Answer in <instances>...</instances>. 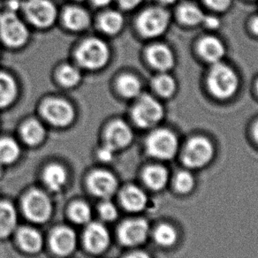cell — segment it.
Segmentation results:
<instances>
[{
  "label": "cell",
  "mask_w": 258,
  "mask_h": 258,
  "mask_svg": "<svg viewBox=\"0 0 258 258\" xmlns=\"http://www.w3.org/2000/svg\"><path fill=\"white\" fill-rule=\"evenodd\" d=\"M208 86L216 97L226 99L233 97L236 92L239 79L233 69L218 62L209 74Z\"/></svg>",
  "instance_id": "6da1fadb"
},
{
  "label": "cell",
  "mask_w": 258,
  "mask_h": 258,
  "mask_svg": "<svg viewBox=\"0 0 258 258\" xmlns=\"http://www.w3.org/2000/svg\"><path fill=\"white\" fill-rule=\"evenodd\" d=\"M110 51L101 40L90 38L84 41L76 52V59L81 66L90 70L102 69L107 63Z\"/></svg>",
  "instance_id": "7a4b0ae2"
},
{
  "label": "cell",
  "mask_w": 258,
  "mask_h": 258,
  "mask_svg": "<svg viewBox=\"0 0 258 258\" xmlns=\"http://www.w3.org/2000/svg\"><path fill=\"white\" fill-rule=\"evenodd\" d=\"M213 156L214 148L211 141L205 137H193L183 151V164L190 169L203 168L212 161Z\"/></svg>",
  "instance_id": "3957f363"
},
{
  "label": "cell",
  "mask_w": 258,
  "mask_h": 258,
  "mask_svg": "<svg viewBox=\"0 0 258 258\" xmlns=\"http://www.w3.org/2000/svg\"><path fill=\"white\" fill-rule=\"evenodd\" d=\"M0 37L8 46L19 48L27 43L29 31L15 13L7 12L0 15Z\"/></svg>",
  "instance_id": "277c9868"
},
{
  "label": "cell",
  "mask_w": 258,
  "mask_h": 258,
  "mask_svg": "<svg viewBox=\"0 0 258 258\" xmlns=\"http://www.w3.org/2000/svg\"><path fill=\"white\" fill-rule=\"evenodd\" d=\"M146 147L151 157L169 160L175 157L178 151V139L168 129H158L148 137Z\"/></svg>",
  "instance_id": "5b68a950"
},
{
  "label": "cell",
  "mask_w": 258,
  "mask_h": 258,
  "mask_svg": "<svg viewBox=\"0 0 258 258\" xmlns=\"http://www.w3.org/2000/svg\"><path fill=\"white\" fill-rule=\"evenodd\" d=\"M132 115L134 120L140 127L149 128L161 120L164 116V109L153 97L144 95L137 101Z\"/></svg>",
  "instance_id": "8992f818"
},
{
  "label": "cell",
  "mask_w": 258,
  "mask_h": 258,
  "mask_svg": "<svg viewBox=\"0 0 258 258\" xmlns=\"http://www.w3.org/2000/svg\"><path fill=\"white\" fill-rule=\"evenodd\" d=\"M169 23L168 13L159 8H151L145 10L137 21L140 32L147 37L160 36L168 28Z\"/></svg>",
  "instance_id": "52a82bcc"
},
{
  "label": "cell",
  "mask_w": 258,
  "mask_h": 258,
  "mask_svg": "<svg viewBox=\"0 0 258 258\" xmlns=\"http://www.w3.org/2000/svg\"><path fill=\"white\" fill-rule=\"evenodd\" d=\"M24 11L29 22L41 29L52 25L57 16L56 8L50 0H29L24 5Z\"/></svg>",
  "instance_id": "ba28073f"
},
{
  "label": "cell",
  "mask_w": 258,
  "mask_h": 258,
  "mask_svg": "<svg viewBox=\"0 0 258 258\" xmlns=\"http://www.w3.org/2000/svg\"><path fill=\"white\" fill-rule=\"evenodd\" d=\"M42 114L47 121L57 126H67L75 118V110L67 101L50 98L42 105Z\"/></svg>",
  "instance_id": "9c48e42d"
},
{
  "label": "cell",
  "mask_w": 258,
  "mask_h": 258,
  "mask_svg": "<svg viewBox=\"0 0 258 258\" xmlns=\"http://www.w3.org/2000/svg\"><path fill=\"white\" fill-rule=\"evenodd\" d=\"M23 210L30 220L37 223L45 222L51 213L50 199L43 192L33 190L23 200Z\"/></svg>",
  "instance_id": "30bf717a"
},
{
  "label": "cell",
  "mask_w": 258,
  "mask_h": 258,
  "mask_svg": "<svg viewBox=\"0 0 258 258\" xmlns=\"http://www.w3.org/2000/svg\"><path fill=\"white\" fill-rule=\"evenodd\" d=\"M149 234V224L144 219H131L123 223L118 231L122 243L137 246L144 243Z\"/></svg>",
  "instance_id": "8fae6325"
},
{
  "label": "cell",
  "mask_w": 258,
  "mask_h": 258,
  "mask_svg": "<svg viewBox=\"0 0 258 258\" xmlns=\"http://www.w3.org/2000/svg\"><path fill=\"white\" fill-rule=\"evenodd\" d=\"M88 183L90 191L94 195L105 199L112 197L118 187V181L114 175L104 170H97L92 172Z\"/></svg>",
  "instance_id": "7c38bea8"
},
{
  "label": "cell",
  "mask_w": 258,
  "mask_h": 258,
  "mask_svg": "<svg viewBox=\"0 0 258 258\" xmlns=\"http://www.w3.org/2000/svg\"><path fill=\"white\" fill-rule=\"evenodd\" d=\"M133 140V132L127 124L121 120L112 122L105 132V142L113 151L128 146Z\"/></svg>",
  "instance_id": "4fadbf2b"
},
{
  "label": "cell",
  "mask_w": 258,
  "mask_h": 258,
  "mask_svg": "<svg viewBox=\"0 0 258 258\" xmlns=\"http://www.w3.org/2000/svg\"><path fill=\"white\" fill-rule=\"evenodd\" d=\"M84 242L88 250L94 254H98L107 248L110 243V235L103 225L93 223L87 227Z\"/></svg>",
  "instance_id": "5bb4252c"
},
{
  "label": "cell",
  "mask_w": 258,
  "mask_h": 258,
  "mask_svg": "<svg viewBox=\"0 0 258 258\" xmlns=\"http://www.w3.org/2000/svg\"><path fill=\"white\" fill-rule=\"evenodd\" d=\"M76 236L69 227H58L50 236V247L55 254L68 255L75 250Z\"/></svg>",
  "instance_id": "9a60e30c"
},
{
  "label": "cell",
  "mask_w": 258,
  "mask_h": 258,
  "mask_svg": "<svg viewBox=\"0 0 258 258\" xmlns=\"http://www.w3.org/2000/svg\"><path fill=\"white\" fill-rule=\"evenodd\" d=\"M147 57L152 67L161 71L172 69L175 62L172 50L164 44H155L150 47Z\"/></svg>",
  "instance_id": "2e32d148"
},
{
  "label": "cell",
  "mask_w": 258,
  "mask_h": 258,
  "mask_svg": "<svg viewBox=\"0 0 258 258\" xmlns=\"http://www.w3.org/2000/svg\"><path fill=\"white\" fill-rule=\"evenodd\" d=\"M198 51L205 60L218 63L226 53V49L220 40L214 36H206L200 41Z\"/></svg>",
  "instance_id": "e0dca14e"
},
{
  "label": "cell",
  "mask_w": 258,
  "mask_h": 258,
  "mask_svg": "<svg viewBox=\"0 0 258 258\" xmlns=\"http://www.w3.org/2000/svg\"><path fill=\"white\" fill-rule=\"evenodd\" d=\"M121 203L129 212H138L144 210L148 203L146 194L139 187L129 186L122 191Z\"/></svg>",
  "instance_id": "ac0fdd59"
},
{
  "label": "cell",
  "mask_w": 258,
  "mask_h": 258,
  "mask_svg": "<svg viewBox=\"0 0 258 258\" xmlns=\"http://www.w3.org/2000/svg\"><path fill=\"white\" fill-rule=\"evenodd\" d=\"M144 182L155 191L165 188L169 179L168 171L161 165H151L144 170L143 174Z\"/></svg>",
  "instance_id": "d6986e66"
},
{
  "label": "cell",
  "mask_w": 258,
  "mask_h": 258,
  "mask_svg": "<svg viewBox=\"0 0 258 258\" xmlns=\"http://www.w3.org/2000/svg\"><path fill=\"white\" fill-rule=\"evenodd\" d=\"M63 22L68 29L80 31L86 29L90 24V15L83 8L72 7L64 10Z\"/></svg>",
  "instance_id": "ffe728a7"
},
{
  "label": "cell",
  "mask_w": 258,
  "mask_h": 258,
  "mask_svg": "<svg viewBox=\"0 0 258 258\" xmlns=\"http://www.w3.org/2000/svg\"><path fill=\"white\" fill-rule=\"evenodd\" d=\"M17 225V215L13 205L0 202V238L10 235Z\"/></svg>",
  "instance_id": "44dd1931"
},
{
  "label": "cell",
  "mask_w": 258,
  "mask_h": 258,
  "mask_svg": "<svg viewBox=\"0 0 258 258\" xmlns=\"http://www.w3.org/2000/svg\"><path fill=\"white\" fill-rule=\"evenodd\" d=\"M18 240L23 250L36 253L43 245V238L37 231L29 227H23L19 231Z\"/></svg>",
  "instance_id": "7402d4cb"
},
{
  "label": "cell",
  "mask_w": 258,
  "mask_h": 258,
  "mask_svg": "<svg viewBox=\"0 0 258 258\" xmlns=\"http://www.w3.org/2000/svg\"><path fill=\"white\" fill-rule=\"evenodd\" d=\"M68 174L64 167L57 164L49 165L43 172V179L47 186L53 191H59L64 186Z\"/></svg>",
  "instance_id": "603a6c76"
},
{
  "label": "cell",
  "mask_w": 258,
  "mask_h": 258,
  "mask_svg": "<svg viewBox=\"0 0 258 258\" xmlns=\"http://www.w3.org/2000/svg\"><path fill=\"white\" fill-rule=\"evenodd\" d=\"M17 85L11 76L0 73V108L8 107L17 96Z\"/></svg>",
  "instance_id": "cb8c5ba5"
},
{
  "label": "cell",
  "mask_w": 258,
  "mask_h": 258,
  "mask_svg": "<svg viewBox=\"0 0 258 258\" xmlns=\"http://www.w3.org/2000/svg\"><path fill=\"white\" fill-rule=\"evenodd\" d=\"M22 137L26 144L36 146L41 144L45 137V129L36 119L26 122L22 128Z\"/></svg>",
  "instance_id": "d4e9b609"
},
{
  "label": "cell",
  "mask_w": 258,
  "mask_h": 258,
  "mask_svg": "<svg viewBox=\"0 0 258 258\" xmlns=\"http://www.w3.org/2000/svg\"><path fill=\"white\" fill-rule=\"evenodd\" d=\"M21 150L18 144L11 138L0 139V165L12 164L18 159Z\"/></svg>",
  "instance_id": "484cf974"
},
{
  "label": "cell",
  "mask_w": 258,
  "mask_h": 258,
  "mask_svg": "<svg viewBox=\"0 0 258 258\" xmlns=\"http://www.w3.org/2000/svg\"><path fill=\"white\" fill-rule=\"evenodd\" d=\"M124 25V19L118 12L110 11L101 16L100 29L106 34L115 35L119 32Z\"/></svg>",
  "instance_id": "4316f807"
},
{
  "label": "cell",
  "mask_w": 258,
  "mask_h": 258,
  "mask_svg": "<svg viewBox=\"0 0 258 258\" xmlns=\"http://www.w3.org/2000/svg\"><path fill=\"white\" fill-rule=\"evenodd\" d=\"M178 16L180 22L189 26L198 25L204 22L205 19V15L201 9L192 4L180 6L178 10Z\"/></svg>",
  "instance_id": "83f0119b"
},
{
  "label": "cell",
  "mask_w": 258,
  "mask_h": 258,
  "mask_svg": "<svg viewBox=\"0 0 258 258\" xmlns=\"http://www.w3.org/2000/svg\"><path fill=\"white\" fill-rule=\"evenodd\" d=\"M155 241L161 247H170L178 240V233L175 228L168 224H161L154 232Z\"/></svg>",
  "instance_id": "f1b7e54d"
},
{
  "label": "cell",
  "mask_w": 258,
  "mask_h": 258,
  "mask_svg": "<svg viewBox=\"0 0 258 258\" xmlns=\"http://www.w3.org/2000/svg\"><path fill=\"white\" fill-rule=\"evenodd\" d=\"M118 89L124 97H136L140 95L142 84L136 76L125 75L118 79Z\"/></svg>",
  "instance_id": "f546056e"
},
{
  "label": "cell",
  "mask_w": 258,
  "mask_h": 258,
  "mask_svg": "<svg viewBox=\"0 0 258 258\" xmlns=\"http://www.w3.org/2000/svg\"><path fill=\"white\" fill-rule=\"evenodd\" d=\"M57 79L63 86L74 87L80 83L82 76L76 68L70 64H66L57 73Z\"/></svg>",
  "instance_id": "4dcf8cb0"
},
{
  "label": "cell",
  "mask_w": 258,
  "mask_h": 258,
  "mask_svg": "<svg viewBox=\"0 0 258 258\" xmlns=\"http://www.w3.org/2000/svg\"><path fill=\"white\" fill-rule=\"evenodd\" d=\"M153 87L161 97H171L172 94L175 92V80L168 75H160L155 78Z\"/></svg>",
  "instance_id": "1f68e13d"
},
{
  "label": "cell",
  "mask_w": 258,
  "mask_h": 258,
  "mask_svg": "<svg viewBox=\"0 0 258 258\" xmlns=\"http://www.w3.org/2000/svg\"><path fill=\"white\" fill-rule=\"evenodd\" d=\"M196 185L194 176L187 171H180L176 174L173 180V186L179 194H188L193 190Z\"/></svg>",
  "instance_id": "d6a6232c"
},
{
  "label": "cell",
  "mask_w": 258,
  "mask_h": 258,
  "mask_svg": "<svg viewBox=\"0 0 258 258\" xmlns=\"http://www.w3.org/2000/svg\"><path fill=\"white\" fill-rule=\"evenodd\" d=\"M69 215L73 221L78 224H85L90 221L91 211L87 204H84L83 202H78L71 206Z\"/></svg>",
  "instance_id": "836d02e7"
},
{
  "label": "cell",
  "mask_w": 258,
  "mask_h": 258,
  "mask_svg": "<svg viewBox=\"0 0 258 258\" xmlns=\"http://www.w3.org/2000/svg\"><path fill=\"white\" fill-rule=\"evenodd\" d=\"M100 215L106 221H113L118 217V211L113 204L110 202H104L99 208Z\"/></svg>",
  "instance_id": "e575fe53"
},
{
  "label": "cell",
  "mask_w": 258,
  "mask_h": 258,
  "mask_svg": "<svg viewBox=\"0 0 258 258\" xmlns=\"http://www.w3.org/2000/svg\"><path fill=\"white\" fill-rule=\"evenodd\" d=\"M210 8L216 11H225L229 8L232 0H205Z\"/></svg>",
  "instance_id": "d590c367"
},
{
  "label": "cell",
  "mask_w": 258,
  "mask_h": 258,
  "mask_svg": "<svg viewBox=\"0 0 258 258\" xmlns=\"http://www.w3.org/2000/svg\"><path fill=\"white\" fill-rule=\"evenodd\" d=\"M115 151L111 149L110 147H108L107 145H105L104 147L102 148L100 151H99V158L104 160V161H109L112 158L113 153Z\"/></svg>",
  "instance_id": "8d00e7d4"
},
{
  "label": "cell",
  "mask_w": 258,
  "mask_h": 258,
  "mask_svg": "<svg viewBox=\"0 0 258 258\" xmlns=\"http://www.w3.org/2000/svg\"><path fill=\"white\" fill-rule=\"evenodd\" d=\"M142 1L143 0H118L121 8L126 9V10H130V9L137 8V6L140 4Z\"/></svg>",
  "instance_id": "74e56055"
},
{
  "label": "cell",
  "mask_w": 258,
  "mask_h": 258,
  "mask_svg": "<svg viewBox=\"0 0 258 258\" xmlns=\"http://www.w3.org/2000/svg\"><path fill=\"white\" fill-rule=\"evenodd\" d=\"M205 25L207 26L210 29H217L219 26V20L216 18L214 16H207L204 19V22Z\"/></svg>",
  "instance_id": "f35d334b"
},
{
  "label": "cell",
  "mask_w": 258,
  "mask_h": 258,
  "mask_svg": "<svg viewBox=\"0 0 258 258\" xmlns=\"http://www.w3.org/2000/svg\"><path fill=\"white\" fill-rule=\"evenodd\" d=\"M126 258H151V256L144 252H135L133 254H129Z\"/></svg>",
  "instance_id": "ab89813d"
},
{
  "label": "cell",
  "mask_w": 258,
  "mask_h": 258,
  "mask_svg": "<svg viewBox=\"0 0 258 258\" xmlns=\"http://www.w3.org/2000/svg\"><path fill=\"white\" fill-rule=\"evenodd\" d=\"M91 1H92V3H93L96 7L102 8V7H105V6H107L108 4H110V2H111V0H91Z\"/></svg>",
  "instance_id": "60d3db41"
},
{
  "label": "cell",
  "mask_w": 258,
  "mask_h": 258,
  "mask_svg": "<svg viewBox=\"0 0 258 258\" xmlns=\"http://www.w3.org/2000/svg\"><path fill=\"white\" fill-rule=\"evenodd\" d=\"M251 29L253 30V32L258 36V17H255V18L252 21Z\"/></svg>",
  "instance_id": "b9f144b4"
},
{
  "label": "cell",
  "mask_w": 258,
  "mask_h": 258,
  "mask_svg": "<svg viewBox=\"0 0 258 258\" xmlns=\"http://www.w3.org/2000/svg\"><path fill=\"white\" fill-rule=\"evenodd\" d=\"M19 7H20V3H19L17 0H14V1H12L10 5H9L10 12H14V13H15V11L18 9Z\"/></svg>",
  "instance_id": "7bdbcfd3"
},
{
  "label": "cell",
  "mask_w": 258,
  "mask_h": 258,
  "mask_svg": "<svg viewBox=\"0 0 258 258\" xmlns=\"http://www.w3.org/2000/svg\"><path fill=\"white\" fill-rule=\"evenodd\" d=\"M254 137L255 138V140L258 143V122H256V124L254 125Z\"/></svg>",
  "instance_id": "ee69618b"
},
{
  "label": "cell",
  "mask_w": 258,
  "mask_h": 258,
  "mask_svg": "<svg viewBox=\"0 0 258 258\" xmlns=\"http://www.w3.org/2000/svg\"><path fill=\"white\" fill-rule=\"evenodd\" d=\"M158 1L164 5L172 4L173 2H175V0H158Z\"/></svg>",
  "instance_id": "f6af8a7d"
},
{
  "label": "cell",
  "mask_w": 258,
  "mask_h": 258,
  "mask_svg": "<svg viewBox=\"0 0 258 258\" xmlns=\"http://www.w3.org/2000/svg\"><path fill=\"white\" fill-rule=\"evenodd\" d=\"M257 90H258V83H257Z\"/></svg>",
  "instance_id": "bcb514c9"
}]
</instances>
